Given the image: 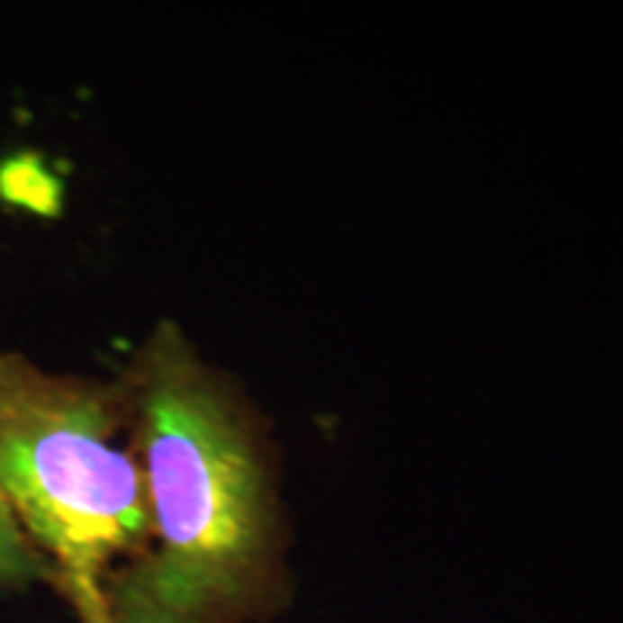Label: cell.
I'll list each match as a JSON object with an SVG mask.
<instances>
[{
    "label": "cell",
    "mask_w": 623,
    "mask_h": 623,
    "mask_svg": "<svg viewBox=\"0 0 623 623\" xmlns=\"http://www.w3.org/2000/svg\"><path fill=\"white\" fill-rule=\"evenodd\" d=\"M139 433L159 551L141 594L171 620L243 589L266 543V476L243 421L176 332L139 375Z\"/></svg>",
    "instance_id": "obj_1"
},
{
    "label": "cell",
    "mask_w": 623,
    "mask_h": 623,
    "mask_svg": "<svg viewBox=\"0 0 623 623\" xmlns=\"http://www.w3.org/2000/svg\"><path fill=\"white\" fill-rule=\"evenodd\" d=\"M0 493L59 557L84 620H104L95 577L148 528L141 476L113 442L104 395L0 356Z\"/></svg>",
    "instance_id": "obj_2"
},
{
    "label": "cell",
    "mask_w": 623,
    "mask_h": 623,
    "mask_svg": "<svg viewBox=\"0 0 623 623\" xmlns=\"http://www.w3.org/2000/svg\"><path fill=\"white\" fill-rule=\"evenodd\" d=\"M61 179L35 153L12 156L0 165V200L41 217H55L61 211Z\"/></svg>",
    "instance_id": "obj_3"
},
{
    "label": "cell",
    "mask_w": 623,
    "mask_h": 623,
    "mask_svg": "<svg viewBox=\"0 0 623 623\" xmlns=\"http://www.w3.org/2000/svg\"><path fill=\"white\" fill-rule=\"evenodd\" d=\"M35 560L23 546V537L12 519V511L0 493V580H18L32 574Z\"/></svg>",
    "instance_id": "obj_4"
},
{
    "label": "cell",
    "mask_w": 623,
    "mask_h": 623,
    "mask_svg": "<svg viewBox=\"0 0 623 623\" xmlns=\"http://www.w3.org/2000/svg\"><path fill=\"white\" fill-rule=\"evenodd\" d=\"M98 623H113L110 618H104V620H98ZM133 623H171V620H165V618H153V620H133Z\"/></svg>",
    "instance_id": "obj_5"
}]
</instances>
